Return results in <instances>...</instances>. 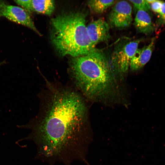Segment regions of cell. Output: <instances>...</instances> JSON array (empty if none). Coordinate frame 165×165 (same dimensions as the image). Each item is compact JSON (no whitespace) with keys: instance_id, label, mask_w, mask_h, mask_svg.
Masks as SVG:
<instances>
[{"instance_id":"cell-1","label":"cell","mask_w":165,"mask_h":165,"mask_svg":"<svg viewBox=\"0 0 165 165\" xmlns=\"http://www.w3.org/2000/svg\"><path fill=\"white\" fill-rule=\"evenodd\" d=\"M44 115L20 127L31 130L22 140L35 145V159L51 165H71L84 160L86 108L78 94L66 89L53 92Z\"/></svg>"},{"instance_id":"cell-2","label":"cell","mask_w":165,"mask_h":165,"mask_svg":"<svg viewBox=\"0 0 165 165\" xmlns=\"http://www.w3.org/2000/svg\"><path fill=\"white\" fill-rule=\"evenodd\" d=\"M70 67L77 86L90 97L104 94L111 83V62L106 55L98 50L74 57L71 61Z\"/></svg>"},{"instance_id":"cell-3","label":"cell","mask_w":165,"mask_h":165,"mask_svg":"<svg viewBox=\"0 0 165 165\" xmlns=\"http://www.w3.org/2000/svg\"><path fill=\"white\" fill-rule=\"evenodd\" d=\"M51 39L60 54L76 57L96 49L87 33L86 16L80 12L59 15L51 21Z\"/></svg>"},{"instance_id":"cell-4","label":"cell","mask_w":165,"mask_h":165,"mask_svg":"<svg viewBox=\"0 0 165 165\" xmlns=\"http://www.w3.org/2000/svg\"><path fill=\"white\" fill-rule=\"evenodd\" d=\"M132 8L130 4L125 1L116 3L108 16L109 26L122 29L129 27L132 21Z\"/></svg>"},{"instance_id":"cell-5","label":"cell","mask_w":165,"mask_h":165,"mask_svg":"<svg viewBox=\"0 0 165 165\" xmlns=\"http://www.w3.org/2000/svg\"><path fill=\"white\" fill-rule=\"evenodd\" d=\"M0 16L27 27L38 34L41 35L29 13L22 8L16 6L6 5L2 9Z\"/></svg>"},{"instance_id":"cell-6","label":"cell","mask_w":165,"mask_h":165,"mask_svg":"<svg viewBox=\"0 0 165 165\" xmlns=\"http://www.w3.org/2000/svg\"><path fill=\"white\" fill-rule=\"evenodd\" d=\"M141 41L140 39H137L129 42L115 53L112 61L120 71L125 72L127 71Z\"/></svg>"},{"instance_id":"cell-7","label":"cell","mask_w":165,"mask_h":165,"mask_svg":"<svg viewBox=\"0 0 165 165\" xmlns=\"http://www.w3.org/2000/svg\"><path fill=\"white\" fill-rule=\"evenodd\" d=\"M109 27L108 24L103 18L94 20L86 26L88 34L94 46L109 39Z\"/></svg>"},{"instance_id":"cell-8","label":"cell","mask_w":165,"mask_h":165,"mask_svg":"<svg viewBox=\"0 0 165 165\" xmlns=\"http://www.w3.org/2000/svg\"><path fill=\"white\" fill-rule=\"evenodd\" d=\"M156 37H153L149 44L136 50L130 64V67L133 71L139 70L149 60L154 46Z\"/></svg>"},{"instance_id":"cell-9","label":"cell","mask_w":165,"mask_h":165,"mask_svg":"<svg viewBox=\"0 0 165 165\" xmlns=\"http://www.w3.org/2000/svg\"><path fill=\"white\" fill-rule=\"evenodd\" d=\"M134 24L138 32L145 34L151 33L154 29L150 15L147 12L143 10L137 11Z\"/></svg>"},{"instance_id":"cell-10","label":"cell","mask_w":165,"mask_h":165,"mask_svg":"<svg viewBox=\"0 0 165 165\" xmlns=\"http://www.w3.org/2000/svg\"><path fill=\"white\" fill-rule=\"evenodd\" d=\"M32 11L50 15L53 12L55 9V3L52 0H31Z\"/></svg>"},{"instance_id":"cell-11","label":"cell","mask_w":165,"mask_h":165,"mask_svg":"<svg viewBox=\"0 0 165 165\" xmlns=\"http://www.w3.org/2000/svg\"><path fill=\"white\" fill-rule=\"evenodd\" d=\"M115 0H92L88 2V6L94 13L98 14L104 13L108 8L113 5Z\"/></svg>"},{"instance_id":"cell-12","label":"cell","mask_w":165,"mask_h":165,"mask_svg":"<svg viewBox=\"0 0 165 165\" xmlns=\"http://www.w3.org/2000/svg\"><path fill=\"white\" fill-rule=\"evenodd\" d=\"M137 11L143 10L147 12L150 9V5L146 0H129Z\"/></svg>"},{"instance_id":"cell-13","label":"cell","mask_w":165,"mask_h":165,"mask_svg":"<svg viewBox=\"0 0 165 165\" xmlns=\"http://www.w3.org/2000/svg\"><path fill=\"white\" fill-rule=\"evenodd\" d=\"M17 4L22 7L28 13L32 12L31 0H17L14 1Z\"/></svg>"},{"instance_id":"cell-14","label":"cell","mask_w":165,"mask_h":165,"mask_svg":"<svg viewBox=\"0 0 165 165\" xmlns=\"http://www.w3.org/2000/svg\"><path fill=\"white\" fill-rule=\"evenodd\" d=\"M163 2L159 0H156L153 3L150 4V9L154 12L160 13Z\"/></svg>"},{"instance_id":"cell-15","label":"cell","mask_w":165,"mask_h":165,"mask_svg":"<svg viewBox=\"0 0 165 165\" xmlns=\"http://www.w3.org/2000/svg\"><path fill=\"white\" fill-rule=\"evenodd\" d=\"M159 14L162 22L165 24V2L163 3Z\"/></svg>"},{"instance_id":"cell-16","label":"cell","mask_w":165,"mask_h":165,"mask_svg":"<svg viewBox=\"0 0 165 165\" xmlns=\"http://www.w3.org/2000/svg\"><path fill=\"white\" fill-rule=\"evenodd\" d=\"M6 5L4 1L0 0V13L3 7Z\"/></svg>"},{"instance_id":"cell-17","label":"cell","mask_w":165,"mask_h":165,"mask_svg":"<svg viewBox=\"0 0 165 165\" xmlns=\"http://www.w3.org/2000/svg\"><path fill=\"white\" fill-rule=\"evenodd\" d=\"M156 0H146L147 2L149 4H151L155 2Z\"/></svg>"}]
</instances>
